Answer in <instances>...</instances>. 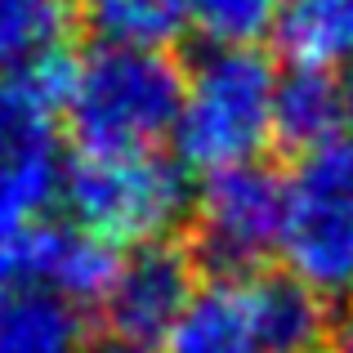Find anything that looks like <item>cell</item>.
Wrapping results in <instances>:
<instances>
[{
    "label": "cell",
    "instance_id": "cell-1",
    "mask_svg": "<svg viewBox=\"0 0 353 353\" xmlns=\"http://www.w3.org/2000/svg\"><path fill=\"white\" fill-rule=\"evenodd\" d=\"M183 85L188 77L174 54L99 45L77 59V81L63 103L72 148L81 157L157 152V143L179 125Z\"/></svg>",
    "mask_w": 353,
    "mask_h": 353
},
{
    "label": "cell",
    "instance_id": "cell-2",
    "mask_svg": "<svg viewBox=\"0 0 353 353\" xmlns=\"http://www.w3.org/2000/svg\"><path fill=\"white\" fill-rule=\"evenodd\" d=\"M277 68L259 50H210L183 85V108L174 125L179 161L188 170H228L259 161L273 139Z\"/></svg>",
    "mask_w": 353,
    "mask_h": 353
},
{
    "label": "cell",
    "instance_id": "cell-3",
    "mask_svg": "<svg viewBox=\"0 0 353 353\" xmlns=\"http://www.w3.org/2000/svg\"><path fill=\"white\" fill-rule=\"evenodd\" d=\"M63 201L72 224L108 237L112 246H148L174 237L188 224L192 192L188 165L161 152H130V157H81L63 170Z\"/></svg>",
    "mask_w": 353,
    "mask_h": 353
},
{
    "label": "cell",
    "instance_id": "cell-4",
    "mask_svg": "<svg viewBox=\"0 0 353 353\" xmlns=\"http://www.w3.org/2000/svg\"><path fill=\"white\" fill-rule=\"evenodd\" d=\"M286 188L291 183L268 161H246L206 174L188 215V250L210 277H246L268 268L282 250Z\"/></svg>",
    "mask_w": 353,
    "mask_h": 353
},
{
    "label": "cell",
    "instance_id": "cell-5",
    "mask_svg": "<svg viewBox=\"0 0 353 353\" xmlns=\"http://www.w3.org/2000/svg\"><path fill=\"white\" fill-rule=\"evenodd\" d=\"M282 259L322 300L353 295V148L304 157L286 188Z\"/></svg>",
    "mask_w": 353,
    "mask_h": 353
},
{
    "label": "cell",
    "instance_id": "cell-6",
    "mask_svg": "<svg viewBox=\"0 0 353 353\" xmlns=\"http://www.w3.org/2000/svg\"><path fill=\"white\" fill-rule=\"evenodd\" d=\"M54 108L23 72H0V233L41 224L54 197H63Z\"/></svg>",
    "mask_w": 353,
    "mask_h": 353
},
{
    "label": "cell",
    "instance_id": "cell-7",
    "mask_svg": "<svg viewBox=\"0 0 353 353\" xmlns=\"http://www.w3.org/2000/svg\"><path fill=\"white\" fill-rule=\"evenodd\" d=\"M197 291H201V264L192 259L188 241L161 237L148 246H134L121 259L112 291L99 304V318H103L108 340L148 349L170 336Z\"/></svg>",
    "mask_w": 353,
    "mask_h": 353
},
{
    "label": "cell",
    "instance_id": "cell-8",
    "mask_svg": "<svg viewBox=\"0 0 353 353\" xmlns=\"http://www.w3.org/2000/svg\"><path fill=\"white\" fill-rule=\"evenodd\" d=\"M9 237V255H14V277L23 286H45V291L63 295L77 309H99L103 295L112 291L117 268L125 255L108 237L90 233L81 224H27Z\"/></svg>",
    "mask_w": 353,
    "mask_h": 353
},
{
    "label": "cell",
    "instance_id": "cell-9",
    "mask_svg": "<svg viewBox=\"0 0 353 353\" xmlns=\"http://www.w3.org/2000/svg\"><path fill=\"white\" fill-rule=\"evenodd\" d=\"M264 353H313L331 336V313L313 286L286 268H259L241 277Z\"/></svg>",
    "mask_w": 353,
    "mask_h": 353
},
{
    "label": "cell",
    "instance_id": "cell-10",
    "mask_svg": "<svg viewBox=\"0 0 353 353\" xmlns=\"http://www.w3.org/2000/svg\"><path fill=\"white\" fill-rule=\"evenodd\" d=\"M345 130V94L340 81L322 68H291L277 81V103H273V139L291 157H313L322 148L340 143Z\"/></svg>",
    "mask_w": 353,
    "mask_h": 353
},
{
    "label": "cell",
    "instance_id": "cell-11",
    "mask_svg": "<svg viewBox=\"0 0 353 353\" xmlns=\"http://www.w3.org/2000/svg\"><path fill=\"white\" fill-rule=\"evenodd\" d=\"M165 353H264L241 277H215L201 286L165 336Z\"/></svg>",
    "mask_w": 353,
    "mask_h": 353
},
{
    "label": "cell",
    "instance_id": "cell-12",
    "mask_svg": "<svg viewBox=\"0 0 353 353\" xmlns=\"http://www.w3.org/2000/svg\"><path fill=\"white\" fill-rule=\"evenodd\" d=\"M85 336L81 309L45 286L0 295V353H85Z\"/></svg>",
    "mask_w": 353,
    "mask_h": 353
},
{
    "label": "cell",
    "instance_id": "cell-13",
    "mask_svg": "<svg viewBox=\"0 0 353 353\" xmlns=\"http://www.w3.org/2000/svg\"><path fill=\"white\" fill-rule=\"evenodd\" d=\"M277 45L295 68L353 63V0H286Z\"/></svg>",
    "mask_w": 353,
    "mask_h": 353
},
{
    "label": "cell",
    "instance_id": "cell-14",
    "mask_svg": "<svg viewBox=\"0 0 353 353\" xmlns=\"http://www.w3.org/2000/svg\"><path fill=\"white\" fill-rule=\"evenodd\" d=\"M85 23L103 45L170 50L188 27V0H85Z\"/></svg>",
    "mask_w": 353,
    "mask_h": 353
},
{
    "label": "cell",
    "instance_id": "cell-15",
    "mask_svg": "<svg viewBox=\"0 0 353 353\" xmlns=\"http://www.w3.org/2000/svg\"><path fill=\"white\" fill-rule=\"evenodd\" d=\"M72 23L68 0H0V72H18L59 50Z\"/></svg>",
    "mask_w": 353,
    "mask_h": 353
},
{
    "label": "cell",
    "instance_id": "cell-16",
    "mask_svg": "<svg viewBox=\"0 0 353 353\" xmlns=\"http://www.w3.org/2000/svg\"><path fill=\"white\" fill-rule=\"evenodd\" d=\"M286 0H188V27L210 50H255L259 36L277 32Z\"/></svg>",
    "mask_w": 353,
    "mask_h": 353
},
{
    "label": "cell",
    "instance_id": "cell-17",
    "mask_svg": "<svg viewBox=\"0 0 353 353\" xmlns=\"http://www.w3.org/2000/svg\"><path fill=\"white\" fill-rule=\"evenodd\" d=\"M331 353H353V300L345 304V313L331 322Z\"/></svg>",
    "mask_w": 353,
    "mask_h": 353
},
{
    "label": "cell",
    "instance_id": "cell-18",
    "mask_svg": "<svg viewBox=\"0 0 353 353\" xmlns=\"http://www.w3.org/2000/svg\"><path fill=\"white\" fill-rule=\"evenodd\" d=\"M14 255H9V237L0 233V295H9V286H14Z\"/></svg>",
    "mask_w": 353,
    "mask_h": 353
},
{
    "label": "cell",
    "instance_id": "cell-19",
    "mask_svg": "<svg viewBox=\"0 0 353 353\" xmlns=\"http://www.w3.org/2000/svg\"><path fill=\"white\" fill-rule=\"evenodd\" d=\"M340 94H345V130L353 134V68H349V77L340 81Z\"/></svg>",
    "mask_w": 353,
    "mask_h": 353
},
{
    "label": "cell",
    "instance_id": "cell-20",
    "mask_svg": "<svg viewBox=\"0 0 353 353\" xmlns=\"http://www.w3.org/2000/svg\"><path fill=\"white\" fill-rule=\"evenodd\" d=\"M94 353H148V349H134V345H121V340H108V345H99Z\"/></svg>",
    "mask_w": 353,
    "mask_h": 353
}]
</instances>
